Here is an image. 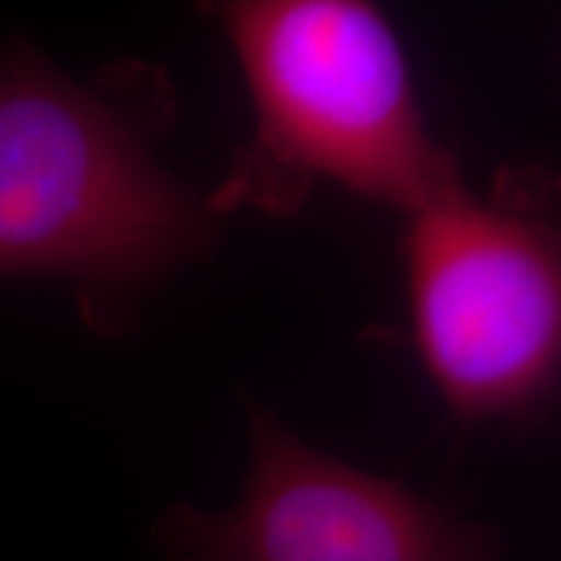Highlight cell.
<instances>
[{
  "label": "cell",
  "mask_w": 561,
  "mask_h": 561,
  "mask_svg": "<svg viewBox=\"0 0 561 561\" xmlns=\"http://www.w3.org/2000/svg\"><path fill=\"white\" fill-rule=\"evenodd\" d=\"M221 214L161 164L112 89L16 39L0 55V278L73 284L91 328L206 255Z\"/></svg>",
  "instance_id": "cell-1"
},
{
  "label": "cell",
  "mask_w": 561,
  "mask_h": 561,
  "mask_svg": "<svg viewBox=\"0 0 561 561\" xmlns=\"http://www.w3.org/2000/svg\"><path fill=\"white\" fill-rule=\"evenodd\" d=\"M210 13L248 83L255 128L210 203L289 214L320 182L403 219L462 185L426 128L409 58L364 0H231Z\"/></svg>",
  "instance_id": "cell-2"
},
{
  "label": "cell",
  "mask_w": 561,
  "mask_h": 561,
  "mask_svg": "<svg viewBox=\"0 0 561 561\" xmlns=\"http://www.w3.org/2000/svg\"><path fill=\"white\" fill-rule=\"evenodd\" d=\"M413 341L455 419L528 424L549 409L561 356V242L551 182H462L405 219Z\"/></svg>",
  "instance_id": "cell-3"
},
{
  "label": "cell",
  "mask_w": 561,
  "mask_h": 561,
  "mask_svg": "<svg viewBox=\"0 0 561 561\" xmlns=\"http://www.w3.org/2000/svg\"><path fill=\"white\" fill-rule=\"evenodd\" d=\"M248 426L240 500L167 510L153 528L164 561H496L489 528L307 445L263 405L248 403Z\"/></svg>",
  "instance_id": "cell-4"
}]
</instances>
